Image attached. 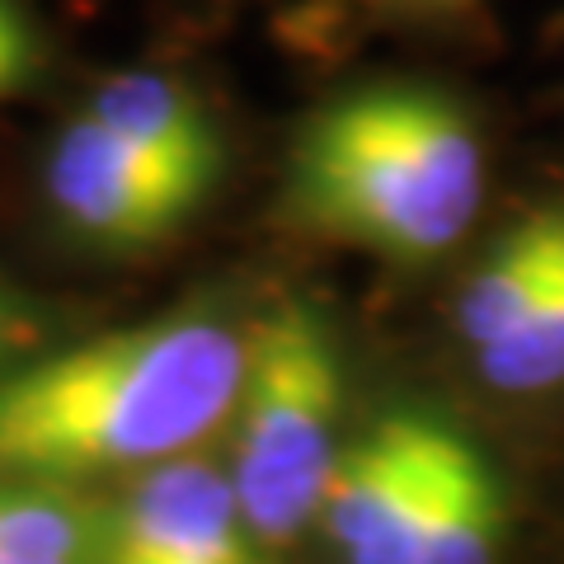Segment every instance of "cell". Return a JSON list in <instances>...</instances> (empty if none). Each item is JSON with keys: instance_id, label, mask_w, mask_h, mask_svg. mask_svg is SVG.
<instances>
[{"instance_id": "cell-12", "label": "cell", "mask_w": 564, "mask_h": 564, "mask_svg": "<svg viewBox=\"0 0 564 564\" xmlns=\"http://www.w3.org/2000/svg\"><path fill=\"white\" fill-rule=\"evenodd\" d=\"M43 33L24 0H0V104L29 90L43 70Z\"/></svg>"}, {"instance_id": "cell-9", "label": "cell", "mask_w": 564, "mask_h": 564, "mask_svg": "<svg viewBox=\"0 0 564 564\" xmlns=\"http://www.w3.org/2000/svg\"><path fill=\"white\" fill-rule=\"evenodd\" d=\"M508 532V494L494 462L456 429L433 508L423 518L414 564H499Z\"/></svg>"}, {"instance_id": "cell-1", "label": "cell", "mask_w": 564, "mask_h": 564, "mask_svg": "<svg viewBox=\"0 0 564 564\" xmlns=\"http://www.w3.org/2000/svg\"><path fill=\"white\" fill-rule=\"evenodd\" d=\"M250 325L217 306L47 344L0 381V480L90 494L128 485L226 437Z\"/></svg>"}, {"instance_id": "cell-4", "label": "cell", "mask_w": 564, "mask_h": 564, "mask_svg": "<svg viewBox=\"0 0 564 564\" xmlns=\"http://www.w3.org/2000/svg\"><path fill=\"white\" fill-rule=\"evenodd\" d=\"M456 423L433 410H386L348 437L315 527L344 564H414Z\"/></svg>"}, {"instance_id": "cell-3", "label": "cell", "mask_w": 564, "mask_h": 564, "mask_svg": "<svg viewBox=\"0 0 564 564\" xmlns=\"http://www.w3.org/2000/svg\"><path fill=\"white\" fill-rule=\"evenodd\" d=\"M348 367L329 315L311 296H278L250 325L226 456L240 518L263 555L282 551L321 518V499L348 447Z\"/></svg>"}, {"instance_id": "cell-10", "label": "cell", "mask_w": 564, "mask_h": 564, "mask_svg": "<svg viewBox=\"0 0 564 564\" xmlns=\"http://www.w3.org/2000/svg\"><path fill=\"white\" fill-rule=\"evenodd\" d=\"M99 499L0 480V564H95Z\"/></svg>"}, {"instance_id": "cell-11", "label": "cell", "mask_w": 564, "mask_h": 564, "mask_svg": "<svg viewBox=\"0 0 564 564\" xmlns=\"http://www.w3.org/2000/svg\"><path fill=\"white\" fill-rule=\"evenodd\" d=\"M470 362L489 391L503 395H545L564 386V273L503 344H494Z\"/></svg>"}, {"instance_id": "cell-7", "label": "cell", "mask_w": 564, "mask_h": 564, "mask_svg": "<svg viewBox=\"0 0 564 564\" xmlns=\"http://www.w3.org/2000/svg\"><path fill=\"white\" fill-rule=\"evenodd\" d=\"M76 113L118 137L141 161L174 174L193 193H203V198L217 193L226 174V132L217 113L207 109V99L180 76L155 66L113 70V76L90 85Z\"/></svg>"}, {"instance_id": "cell-6", "label": "cell", "mask_w": 564, "mask_h": 564, "mask_svg": "<svg viewBox=\"0 0 564 564\" xmlns=\"http://www.w3.org/2000/svg\"><path fill=\"white\" fill-rule=\"evenodd\" d=\"M221 456L198 452L99 499L95 564H263Z\"/></svg>"}, {"instance_id": "cell-5", "label": "cell", "mask_w": 564, "mask_h": 564, "mask_svg": "<svg viewBox=\"0 0 564 564\" xmlns=\"http://www.w3.org/2000/svg\"><path fill=\"white\" fill-rule=\"evenodd\" d=\"M43 203L62 231L95 254H151L207 207L174 174L155 170L118 137L70 113L43 151Z\"/></svg>"}, {"instance_id": "cell-8", "label": "cell", "mask_w": 564, "mask_h": 564, "mask_svg": "<svg viewBox=\"0 0 564 564\" xmlns=\"http://www.w3.org/2000/svg\"><path fill=\"white\" fill-rule=\"evenodd\" d=\"M564 273V203H545L508 221L475 259L456 292V334L480 358L503 344Z\"/></svg>"}, {"instance_id": "cell-2", "label": "cell", "mask_w": 564, "mask_h": 564, "mask_svg": "<svg viewBox=\"0 0 564 564\" xmlns=\"http://www.w3.org/2000/svg\"><path fill=\"white\" fill-rule=\"evenodd\" d=\"M489 198V141L456 95L367 80L311 109L282 161V221L419 269L456 250Z\"/></svg>"}, {"instance_id": "cell-13", "label": "cell", "mask_w": 564, "mask_h": 564, "mask_svg": "<svg viewBox=\"0 0 564 564\" xmlns=\"http://www.w3.org/2000/svg\"><path fill=\"white\" fill-rule=\"evenodd\" d=\"M47 311L14 278L0 273V381L47 348Z\"/></svg>"}, {"instance_id": "cell-14", "label": "cell", "mask_w": 564, "mask_h": 564, "mask_svg": "<svg viewBox=\"0 0 564 564\" xmlns=\"http://www.w3.org/2000/svg\"><path fill=\"white\" fill-rule=\"evenodd\" d=\"M386 6H400V10H429V14H452V10L480 6V0H386Z\"/></svg>"}]
</instances>
